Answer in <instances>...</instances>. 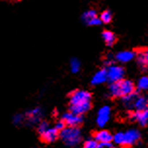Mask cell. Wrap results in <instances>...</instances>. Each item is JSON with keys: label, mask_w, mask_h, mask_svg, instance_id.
<instances>
[{"label": "cell", "mask_w": 148, "mask_h": 148, "mask_svg": "<svg viewBox=\"0 0 148 148\" xmlns=\"http://www.w3.org/2000/svg\"><path fill=\"white\" fill-rule=\"evenodd\" d=\"M65 124H64V122H63L62 120H60V121H59V122H57V124H56V126H55V128L58 130L59 132H60L62 130H63L65 128Z\"/></svg>", "instance_id": "25"}, {"label": "cell", "mask_w": 148, "mask_h": 148, "mask_svg": "<svg viewBox=\"0 0 148 148\" xmlns=\"http://www.w3.org/2000/svg\"><path fill=\"white\" fill-rule=\"evenodd\" d=\"M113 143L119 146H124V132H118L113 136Z\"/></svg>", "instance_id": "20"}, {"label": "cell", "mask_w": 148, "mask_h": 148, "mask_svg": "<svg viewBox=\"0 0 148 148\" xmlns=\"http://www.w3.org/2000/svg\"><path fill=\"white\" fill-rule=\"evenodd\" d=\"M82 20L88 25H99L101 23V21L99 17H97V12L92 9L84 12V14L82 15Z\"/></svg>", "instance_id": "12"}, {"label": "cell", "mask_w": 148, "mask_h": 148, "mask_svg": "<svg viewBox=\"0 0 148 148\" xmlns=\"http://www.w3.org/2000/svg\"><path fill=\"white\" fill-rule=\"evenodd\" d=\"M106 81H107V73H106V69L103 68V69L97 70L94 74V76H92L91 80V84L94 86H97V85H100V84H103Z\"/></svg>", "instance_id": "16"}, {"label": "cell", "mask_w": 148, "mask_h": 148, "mask_svg": "<svg viewBox=\"0 0 148 148\" xmlns=\"http://www.w3.org/2000/svg\"><path fill=\"white\" fill-rule=\"evenodd\" d=\"M140 139V133L138 130L130 129L124 132V146H133Z\"/></svg>", "instance_id": "8"}, {"label": "cell", "mask_w": 148, "mask_h": 148, "mask_svg": "<svg viewBox=\"0 0 148 148\" xmlns=\"http://www.w3.org/2000/svg\"><path fill=\"white\" fill-rule=\"evenodd\" d=\"M101 37H102V40L104 41V43L106 44L107 46H112L116 42L115 34L110 30H104L103 32L101 33Z\"/></svg>", "instance_id": "17"}, {"label": "cell", "mask_w": 148, "mask_h": 148, "mask_svg": "<svg viewBox=\"0 0 148 148\" xmlns=\"http://www.w3.org/2000/svg\"><path fill=\"white\" fill-rule=\"evenodd\" d=\"M136 54L133 51H122L119 52L115 56V60L120 63H126L129 62H132L134 58H136Z\"/></svg>", "instance_id": "15"}, {"label": "cell", "mask_w": 148, "mask_h": 148, "mask_svg": "<svg viewBox=\"0 0 148 148\" xmlns=\"http://www.w3.org/2000/svg\"><path fill=\"white\" fill-rule=\"evenodd\" d=\"M68 106L71 112L83 115L92 107V95L86 90H75L69 95Z\"/></svg>", "instance_id": "1"}, {"label": "cell", "mask_w": 148, "mask_h": 148, "mask_svg": "<svg viewBox=\"0 0 148 148\" xmlns=\"http://www.w3.org/2000/svg\"><path fill=\"white\" fill-rule=\"evenodd\" d=\"M123 104L128 109H133L134 111H141L148 108V96L146 95H136L133 94L123 97Z\"/></svg>", "instance_id": "4"}, {"label": "cell", "mask_w": 148, "mask_h": 148, "mask_svg": "<svg viewBox=\"0 0 148 148\" xmlns=\"http://www.w3.org/2000/svg\"><path fill=\"white\" fill-rule=\"evenodd\" d=\"M99 18H100V21H101V23H108L111 22V20H112V14H111L110 11L105 10V11H103L101 14H100Z\"/></svg>", "instance_id": "23"}, {"label": "cell", "mask_w": 148, "mask_h": 148, "mask_svg": "<svg viewBox=\"0 0 148 148\" xmlns=\"http://www.w3.org/2000/svg\"><path fill=\"white\" fill-rule=\"evenodd\" d=\"M62 120L67 127H78L83 122V117H82V115H78L76 113L69 111V112L64 113L62 116Z\"/></svg>", "instance_id": "10"}, {"label": "cell", "mask_w": 148, "mask_h": 148, "mask_svg": "<svg viewBox=\"0 0 148 148\" xmlns=\"http://www.w3.org/2000/svg\"><path fill=\"white\" fill-rule=\"evenodd\" d=\"M106 73H107V81H109L111 84L124 79L125 70L120 65L113 64L112 63V64L108 65V67L106 68Z\"/></svg>", "instance_id": "6"}, {"label": "cell", "mask_w": 148, "mask_h": 148, "mask_svg": "<svg viewBox=\"0 0 148 148\" xmlns=\"http://www.w3.org/2000/svg\"><path fill=\"white\" fill-rule=\"evenodd\" d=\"M94 138L99 142L100 147L105 148H113V136L106 130H100L94 134Z\"/></svg>", "instance_id": "5"}, {"label": "cell", "mask_w": 148, "mask_h": 148, "mask_svg": "<svg viewBox=\"0 0 148 148\" xmlns=\"http://www.w3.org/2000/svg\"><path fill=\"white\" fill-rule=\"evenodd\" d=\"M83 148H101L99 143L95 138H90L84 142Z\"/></svg>", "instance_id": "22"}, {"label": "cell", "mask_w": 148, "mask_h": 148, "mask_svg": "<svg viewBox=\"0 0 148 148\" xmlns=\"http://www.w3.org/2000/svg\"><path fill=\"white\" fill-rule=\"evenodd\" d=\"M25 122L28 126L32 125H38L39 123L42 121L43 118V110L40 107H35L32 109L28 110L27 112L25 113Z\"/></svg>", "instance_id": "7"}, {"label": "cell", "mask_w": 148, "mask_h": 148, "mask_svg": "<svg viewBox=\"0 0 148 148\" xmlns=\"http://www.w3.org/2000/svg\"><path fill=\"white\" fill-rule=\"evenodd\" d=\"M134 90H136V87L133 82L128 79H122L115 83H111L109 87V95L116 99L117 97L123 99V97L134 92Z\"/></svg>", "instance_id": "2"}, {"label": "cell", "mask_w": 148, "mask_h": 148, "mask_svg": "<svg viewBox=\"0 0 148 148\" xmlns=\"http://www.w3.org/2000/svg\"><path fill=\"white\" fill-rule=\"evenodd\" d=\"M136 57L138 67L144 72H148V48L140 50Z\"/></svg>", "instance_id": "14"}, {"label": "cell", "mask_w": 148, "mask_h": 148, "mask_svg": "<svg viewBox=\"0 0 148 148\" xmlns=\"http://www.w3.org/2000/svg\"><path fill=\"white\" fill-rule=\"evenodd\" d=\"M59 136H60V132L55 127L54 128L49 127L46 131H44L43 133L40 134L41 140L45 142V143H52V142L57 140Z\"/></svg>", "instance_id": "13"}, {"label": "cell", "mask_w": 148, "mask_h": 148, "mask_svg": "<svg viewBox=\"0 0 148 148\" xmlns=\"http://www.w3.org/2000/svg\"><path fill=\"white\" fill-rule=\"evenodd\" d=\"M110 112L111 108L108 105H104V106L99 108L97 115V124L99 128H103L108 123V121L110 119Z\"/></svg>", "instance_id": "11"}, {"label": "cell", "mask_w": 148, "mask_h": 148, "mask_svg": "<svg viewBox=\"0 0 148 148\" xmlns=\"http://www.w3.org/2000/svg\"><path fill=\"white\" fill-rule=\"evenodd\" d=\"M69 66H70V70L72 73H78L81 69V62L80 60L76 58H72L70 60L69 62Z\"/></svg>", "instance_id": "18"}, {"label": "cell", "mask_w": 148, "mask_h": 148, "mask_svg": "<svg viewBox=\"0 0 148 148\" xmlns=\"http://www.w3.org/2000/svg\"><path fill=\"white\" fill-rule=\"evenodd\" d=\"M60 137L68 147H75L82 140L81 131L78 127H65L60 132Z\"/></svg>", "instance_id": "3"}, {"label": "cell", "mask_w": 148, "mask_h": 148, "mask_svg": "<svg viewBox=\"0 0 148 148\" xmlns=\"http://www.w3.org/2000/svg\"><path fill=\"white\" fill-rule=\"evenodd\" d=\"M25 122V114L17 113V114H15L14 117H13V124H14L15 126H22Z\"/></svg>", "instance_id": "21"}, {"label": "cell", "mask_w": 148, "mask_h": 148, "mask_svg": "<svg viewBox=\"0 0 148 148\" xmlns=\"http://www.w3.org/2000/svg\"><path fill=\"white\" fill-rule=\"evenodd\" d=\"M137 89L139 91H147L148 90V75H144L140 77V79L137 82Z\"/></svg>", "instance_id": "19"}, {"label": "cell", "mask_w": 148, "mask_h": 148, "mask_svg": "<svg viewBox=\"0 0 148 148\" xmlns=\"http://www.w3.org/2000/svg\"><path fill=\"white\" fill-rule=\"evenodd\" d=\"M49 127H50V125H49L48 122H46V121H41V122L38 124V126H37V131H38V134H42L44 131H46Z\"/></svg>", "instance_id": "24"}, {"label": "cell", "mask_w": 148, "mask_h": 148, "mask_svg": "<svg viewBox=\"0 0 148 148\" xmlns=\"http://www.w3.org/2000/svg\"><path fill=\"white\" fill-rule=\"evenodd\" d=\"M129 119L139 126L145 127L148 124V108L141 111H133L129 114Z\"/></svg>", "instance_id": "9"}]
</instances>
